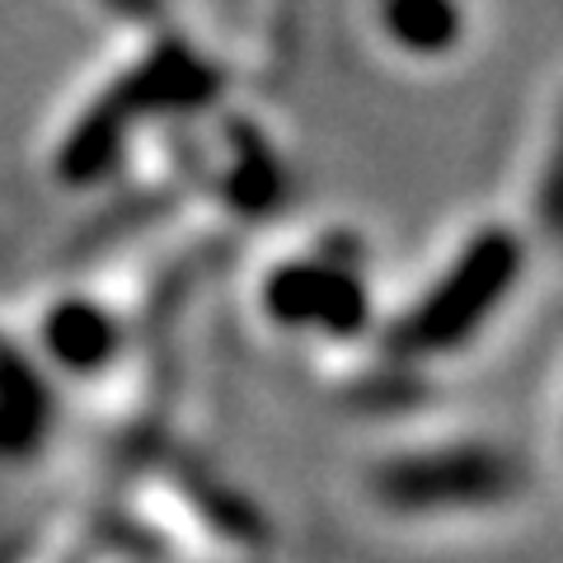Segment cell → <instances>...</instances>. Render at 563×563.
I'll list each match as a JSON object with an SVG mask.
<instances>
[{
	"label": "cell",
	"instance_id": "1",
	"mask_svg": "<svg viewBox=\"0 0 563 563\" xmlns=\"http://www.w3.org/2000/svg\"><path fill=\"white\" fill-rule=\"evenodd\" d=\"M517 244L512 235L503 231H488L484 240L470 244V254L461 258V268H455L442 287L432 291L428 310H422L418 320V343L422 347H451L461 343L465 333L484 320V314L498 306V296L512 287L517 277Z\"/></svg>",
	"mask_w": 563,
	"mask_h": 563
},
{
	"label": "cell",
	"instance_id": "2",
	"mask_svg": "<svg viewBox=\"0 0 563 563\" xmlns=\"http://www.w3.org/2000/svg\"><path fill=\"white\" fill-rule=\"evenodd\" d=\"M390 24L413 47H446L455 38V5L446 0H390Z\"/></svg>",
	"mask_w": 563,
	"mask_h": 563
},
{
	"label": "cell",
	"instance_id": "3",
	"mask_svg": "<svg viewBox=\"0 0 563 563\" xmlns=\"http://www.w3.org/2000/svg\"><path fill=\"white\" fill-rule=\"evenodd\" d=\"M544 221H550V231L563 235V136H559V155L550 174H544Z\"/></svg>",
	"mask_w": 563,
	"mask_h": 563
}]
</instances>
